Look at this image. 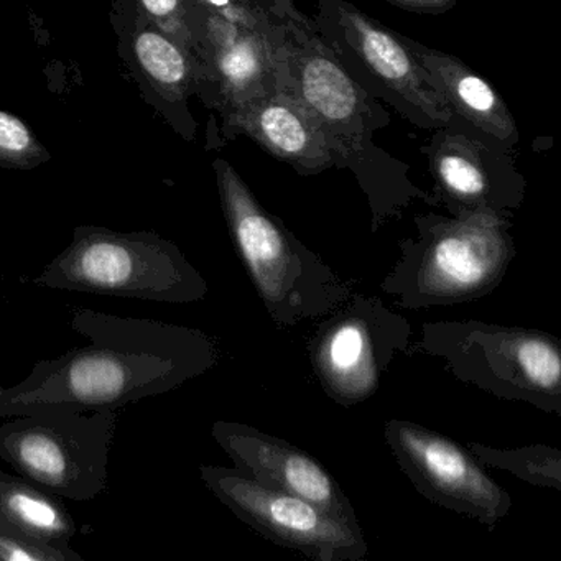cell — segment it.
I'll return each instance as SVG.
<instances>
[{"instance_id": "6da1fadb", "label": "cell", "mask_w": 561, "mask_h": 561, "mask_svg": "<svg viewBox=\"0 0 561 561\" xmlns=\"http://www.w3.org/2000/svg\"><path fill=\"white\" fill-rule=\"evenodd\" d=\"M70 328L88 341L38 360L0 389V419L45 410H117L173 392L218 366V341L198 328L77 308Z\"/></svg>"}, {"instance_id": "7a4b0ae2", "label": "cell", "mask_w": 561, "mask_h": 561, "mask_svg": "<svg viewBox=\"0 0 561 561\" xmlns=\"http://www.w3.org/2000/svg\"><path fill=\"white\" fill-rule=\"evenodd\" d=\"M512 218L492 213L416 215L415 234L399 242V261L380 290L403 310L453 307L497 290L514 262Z\"/></svg>"}, {"instance_id": "3957f363", "label": "cell", "mask_w": 561, "mask_h": 561, "mask_svg": "<svg viewBox=\"0 0 561 561\" xmlns=\"http://www.w3.org/2000/svg\"><path fill=\"white\" fill-rule=\"evenodd\" d=\"M215 169L232 244L275 327L318 320L351 297L350 284L268 213L226 160Z\"/></svg>"}, {"instance_id": "277c9868", "label": "cell", "mask_w": 561, "mask_h": 561, "mask_svg": "<svg viewBox=\"0 0 561 561\" xmlns=\"http://www.w3.org/2000/svg\"><path fill=\"white\" fill-rule=\"evenodd\" d=\"M38 287L157 304L205 300L209 287L202 272L175 242L156 232H117L81 226L73 241L37 277Z\"/></svg>"}, {"instance_id": "5b68a950", "label": "cell", "mask_w": 561, "mask_h": 561, "mask_svg": "<svg viewBox=\"0 0 561 561\" xmlns=\"http://www.w3.org/2000/svg\"><path fill=\"white\" fill-rule=\"evenodd\" d=\"M438 357L455 379L561 415V346L553 334L478 320L422 327L407 356Z\"/></svg>"}, {"instance_id": "8992f818", "label": "cell", "mask_w": 561, "mask_h": 561, "mask_svg": "<svg viewBox=\"0 0 561 561\" xmlns=\"http://www.w3.org/2000/svg\"><path fill=\"white\" fill-rule=\"evenodd\" d=\"M117 410H45L0 422V459L51 494L101 497L110 484Z\"/></svg>"}, {"instance_id": "52a82bcc", "label": "cell", "mask_w": 561, "mask_h": 561, "mask_svg": "<svg viewBox=\"0 0 561 561\" xmlns=\"http://www.w3.org/2000/svg\"><path fill=\"white\" fill-rule=\"evenodd\" d=\"M321 41L374 100L386 101L422 129H442L453 114L405 38L346 0H318L313 21Z\"/></svg>"}, {"instance_id": "ba28073f", "label": "cell", "mask_w": 561, "mask_h": 561, "mask_svg": "<svg viewBox=\"0 0 561 561\" xmlns=\"http://www.w3.org/2000/svg\"><path fill=\"white\" fill-rule=\"evenodd\" d=\"M412 344V324L386 307L382 298L353 291L321 317L308 337L314 379L337 405H359L379 390L397 354Z\"/></svg>"}, {"instance_id": "9c48e42d", "label": "cell", "mask_w": 561, "mask_h": 561, "mask_svg": "<svg viewBox=\"0 0 561 561\" xmlns=\"http://www.w3.org/2000/svg\"><path fill=\"white\" fill-rule=\"evenodd\" d=\"M206 488L242 524L314 561H363L369 551L360 525L347 524L290 492L267 488L236 468L199 466Z\"/></svg>"}, {"instance_id": "30bf717a", "label": "cell", "mask_w": 561, "mask_h": 561, "mask_svg": "<svg viewBox=\"0 0 561 561\" xmlns=\"http://www.w3.org/2000/svg\"><path fill=\"white\" fill-rule=\"evenodd\" d=\"M383 435L403 474L426 501L489 528L511 512V494L468 446L409 420H387Z\"/></svg>"}, {"instance_id": "8fae6325", "label": "cell", "mask_w": 561, "mask_h": 561, "mask_svg": "<svg viewBox=\"0 0 561 561\" xmlns=\"http://www.w3.org/2000/svg\"><path fill=\"white\" fill-rule=\"evenodd\" d=\"M282 88L290 90L350 150L351 159L373 147V137L390 124L389 113L351 78L321 41L313 21L291 27Z\"/></svg>"}, {"instance_id": "7c38bea8", "label": "cell", "mask_w": 561, "mask_h": 561, "mask_svg": "<svg viewBox=\"0 0 561 561\" xmlns=\"http://www.w3.org/2000/svg\"><path fill=\"white\" fill-rule=\"evenodd\" d=\"M422 152L435 179L436 203L451 216L492 213L512 218L524 203V176L505 150L442 127Z\"/></svg>"}, {"instance_id": "4fadbf2b", "label": "cell", "mask_w": 561, "mask_h": 561, "mask_svg": "<svg viewBox=\"0 0 561 561\" xmlns=\"http://www.w3.org/2000/svg\"><path fill=\"white\" fill-rule=\"evenodd\" d=\"M211 435L242 474L298 495L347 524L359 525L340 482L310 453L245 423L218 420L213 423Z\"/></svg>"}, {"instance_id": "5bb4252c", "label": "cell", "mask_w": 561, "mask_h": 561, "mask_svg": "<svg viewBox=\"0 0 561 561\" xmlns=\"http://www.w3.org/2000/svg\"><path fill=\"white\" fill-rule=\"evenodd\" d=\"M229 121L300 175H317L350 163V150L287 88L232 107Z\"/></svg>"}, {"instance_id": "9a60e30c", "label": "cell", "mask_w": 561, "mask_h": 561, "mask_svg": "<svg viewBox=\"0 0 561 561\" xmlns=\"http://www.w3.org/2000/svg\"><path fill=\"white\" fill-rule=\"evenodd\" d=\"M405 42L451 110L453 119L446 127L505 152L517 147L520 136L514 116L484 78L478 77L451 55L432 50L409 38Z\"/></svg>"}, {"instance_id": "2e32d148", "label": "cell", "mask_w": 561, "mask_h": 561, "mask_svg": "<svg viewBox=\"0 0 561 561\" xmlns=\"http://www.w3.org/2000/svg\"><path fill=\"white\" fill-rule=\"evenodd\" d=\"M0 525L58 547H70L78 527L61 497L24 476L0 471Z\"/></svg>"}, {"instance_id": "e0dca14e", "label": "cell", "mask_w": 561, "mask_h": 561, "mask_svg": "<svg viewBox=\"0 0 561 561\" xmlns=\"http://www.w3.org/2000/svg\"><path fill=\"white\" fill-rule=\"evenodd\" d=\"M469 451L488 468L502 469L537 488L561 491V451L545 443L522 448H492L484 443L469 442Z\"/></svg>"}, {"instance_id": "ac0fdd59", "label": "cell", "mask_w": 561, "mask_h": 561, "mask_svg": "<svg viewBox=\"0 0 561 561\" xmlns=\"http://www.w3.org/2000/svg\"><path fill=\"white\" fill-rule=\"evenodd\" d=\"M137 58L147 73L167 87H182L188 77V65L176 45L162 35L146 32L136 42Z\"/></svg>"}, {"instance_id": "d6986e66", "label": "cell", "mask_w": 561, "mask_h": 561, "mask_svg": "<svg viewBox=\"0 0 561 561\" xmlns=\"http://www.w3.org/2000/svg\"><path fill=\"white\" fill-rule=\"evenodd\" d=\"M0 561H83L71 547H58L0 525Z\"/></svg>"}, {"instance_id": "ffe728a7", "label": "cell", "mask_w": 561, "mask_h": 561, "mask_svg": "<svg viewBox=\"0 0 561 561\" xmlns=\"http://www.w3.org/2000/svg\"><path fill=\"white\" fill-rule=\"evenodd\" d=\"M37 144L31 130L9 114L0 113V162L11 165H31V160L38 162Z\"/></svg>"}, {"instance_id": "44dd1931", "label": "cell", "mask_w": 561, "mask_h": 561, "mask_svg": "<svg viewBox=\"0 0 561 561\" xmlns=\"http://www.w3.org/2000/svg\"><path fill=\"white\" fill-rule=\"evenodd\" d=\"M389 4L416 14H445L451 11L458 0H386Z\"/></svg>"}, {"instance_id": "7402d4cb", "label": "cell", "mask_w": 561, "mask_h": 561, "mask_svg": "<svg viewBox=\"0 0 561 561\" xmlns=\"http://www.w3.org/2000/svg\"><path fill=\"white\" fill-rule=\"evenodd\" d=\"M147 11L152 12L157 18H169L175 14L180 0H142Z\"/></svg>"}]
</instances>
